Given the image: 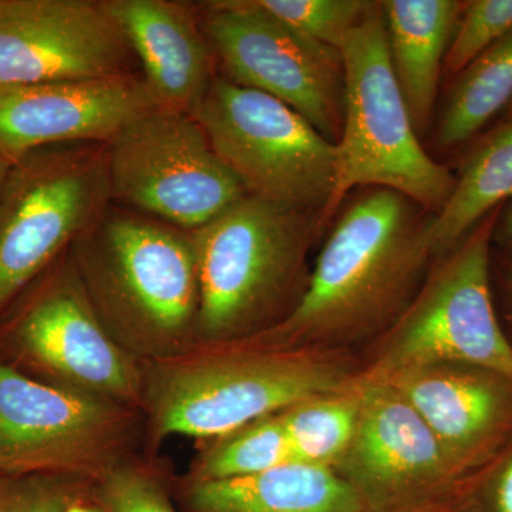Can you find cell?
Here are the masks:
<instances>
[{
	"label": "cell",
	"instance_id": "cell-4",
	"mask_svg": "<svg viewBox=\"0 0 512 512\" xmlns=\"http://www.w3.org/2000/svg\"><path fill=\"white\" fill-rule=\"evenodd\" d=\"M319 212L245 195L192 231L200 312L197 342H241L284 322L308 286Z\"/></svg>",
	"mask_w": 512,
	"mask_h": 512
},
{
	"label": "cell",
	"instance_id": "cell-2",
	"mask_svg": "<svg viewBox=\"0 0 512 512\" xmlns=\"http://www.w3.org/2000/svg\"><path fill=\"white\" fill-rule=\"evenodd\" d=\"M342 350L278 348L254 340L200 343L141 362L146 443L217 440L293 404L345 389L357 373Z\"/></svg>",
	"mask_w": 512,
	"mask_h": 512
},
{
	"label": "cell",
	"instance_id": "cell-24",
	"mask_svg": "<svg viewBox=\"0 0 512 512\" xmlns=\"http://www.w3.org/2000/svg\"><path fill=\"white\" fill-rule=\"evenodd\" d=\"M262 9L299 36L340 50L350 30L373 2L367 0H256Z\"/></svg>",
	"mask_w": 512,
	"mask_h": 512
},
{
	"label": "cell",
	"instance_id": "cell-13",
	"mask_svg": "<svg viewBox=\"0 0 512 512\" xmlns=\"http://www.w3.org/2000/svg\"><path fill=\"white\" fill-rule=\"evenodd\" d=\"M356 383V429L335 470L365 512L406 507L466 483V471L399 393L360 373Z\"/></svg>",
	"mask_w": 512,
	"mask_h": 512
},
{
	"label": "cell",
	"instance_id": "cell-15",
	"mask_svg": "<svg viewBox=\"0 0 512 512\" xmlns=\"http://www.w3.org/2000/svg\"><path fill=\"white\" fill-rule=\"evenodd\" d=\"M161 109L141 73L0 87V154L107 144L138 117Z\"/></svg>",
	"mask_w": 512,
	"mask_h": 512
},
{
	"label": "cell",
	"instance_id": "cell-22",
	"mask_svg": "<svg viewBox=\"0 0 512 512\" xmlns=\"http://www.w3.org/2000/svg\"><path fill=\"white\" fill-rule=\"evenodd\" d=\"M356 380L345 389L311 397L279 413L295 461L335 470L356 429Z\"/></svg>",
	"mask_w": 512,
	"mask_h": 512
},
{
	"label": "cell",
	"instance_id": "cell-14",
	"mask_svg": "<svg viewBox=\"0 0 512 512\" xmlns=\"http://www.w3.org/2000/svg\"><path fill=\"white\" fill-rule=\"evenodd\" d=\"M140 73L101 0H0V87Z\"/></svg>",
	"mask_w": 512,
	"mask_h": 512
},
{
	"label": "cell",
	"instance_id": "cell-30",
	"mask_svg": "<svg viewBox=\"0 0 512 512\" xmlns=\"http://www.w3.org/2000/svg\"><path fill=\"white\" fill-rule=\"evenodd\" d=\"M63 512H106V510L94 494L93 497L83 498V500L69 505Z\"/></svg>",
	"mask_w": 512,
	"mask_h": 512
},
{
	"label": "cell",
	"instance_id": "cell-12",
	"mask_svg": "<svg viewBox=\"0 0 512 512\" xmlns=\"http://www.w3.org/2000/svg\"><path fill=\"white\" fill-rule=\"evenodd\" d=\"M198 8L222 76L282 101L338 144L345 113L340 50L292 32L256 0H211Z\"/></svg>",
	"mask_w": 512,
	"mask_h": 512
},
{
	"label": "cell",
	"instance_id": "cell-26",
	"mask_svg": "<svg viewBox=\"0 0 512 512\" xmlns=\"http://www.w3.org/2000/svg\"><path fill=\"white\" fill-rule=\"evenodd\" d=\"M512 32V0L466 3L444 62L447 74H460L495 43Z\"/></svg>",
	"mask_w": 512,
	"mask_h": 512
},
{
	"label": "cell",
	"instance_id": "cell-11",
	"mask_svg": "<svg viewBox=\"0 0 512 512\" xmlns=\"http://www.w3.org/2000/svg\"><path fill=\"white\" fill-rule=\"evenodd\" d=\"M111 202L184 231L245 195L192 114L157 109L107 143Z\"/></svg>",
	"mask_w": 512,
	"mask_h": 512
},
{
	"label": "cell",
	"instance_id": "cell-23",
	"mask_svg": "<svg viewBox=\"0 0 512 512\" xmlns=\"http://www.w3.org/2000/svg\"><path fill=\"white\" fill-rule=\"evenodd\" d=\"M292 461L295 457L278 413L212 440L185 477L195 481L234 480L266 473Z\"/></svg>",
	"mask_w": 512,
	"mask_h": 512
},
{
	"label": "cell",
	"instance_id": "cell-1",
	"mask_svg": "<svg viewBox=\"0 0 512 512\" xmlns=\"http://www.w3.org/2000/svg\"><path fill=\"white\" fill-rule=\"evenodd\" d=\"M431 217L399 192L367 188L330 232L291 315L247 340L342 350L379 339L429 274Z\"/></svg>",
	"mask_w": 512,
	"mask_h": 512
},
{
	"label": "cell",
	"instance_id": "cell-7",
	"mask_svg": "<svg viewBox=\"0 0 512 512\" xmlns=\"http://www.w3.org/2000/svg\"><path fill=\"white\" fill-rule=\"evenodd\" d=\"M110 204L107 144H59L13 161L0 195V315Z\"/></svg>",
	"mask_w": 512,
	"mask_h": 512
},
{
	"label": "cell",
	"instance_id": "cell-17",
	"mask_svg": "<svg viewBox=\"0 0 512 512\" xmlns=\"http://www.w3.org/2000/svg\"><path fill=\"white\" fill-rule=\"evenodd\" d=\"M126 37L158 106L192 114L217 79L198 2L101 0Z\"/></svg>",
	"mask_w": 512,
	"mask_h": 512
},
{
	"label": "cell",
	"instance_id": "cell-20",
	"mask_svg": "<svg viewBox=\"0 0 512 512\" xmlns=\"http://www.w3.org/2000/svg\"><path fill=\"white\" fill-rule=\"evenodd\" d=\"M512 198V116L468 157L443 210L431 217L434 256L456 248L478 222Z\"/></svg>",
	"mask_w": 512,
	"mask_h": 512
},
{
	"label": "cell",
	"instance_id": "cell-3",
	"mask_svg": "<svg viewBox=\"0 0 512 512\" xmlns=\"http://www.w3.org/2000/svg\"><path fill=\"white\" fill-rule=\"evenodd\" d=\"M69 252L94 312L128 355L153 362L198 345L192 232L111 202Z\"/></svg>",
	"mask_w": 512,
	"mask_h": 512
},
{
	"label": "cell",
	"instance_id": "cell-5",
	"mask_svg": "<svg viewBox=\"0 0 512 512\" xmlns=\"http://www.w3.org/2000/svg\"><path fill=\"white\" fill-rule=\"evenodd\" d=\"M345 113L335 190L320 217L325 227L353 188H386L437 215L456 177L426 153L394 76L380 2H373L340 47Z\"/></svg>",
	"mask_w": 512,
	"mask_h": 512
},
{
	"label": "cell",
	"instance_id": "cell-8",
	"mask_svg": "<svg viewBox=\"0 0 512 512\" xmlns=\"http://www.w3.org/2000/svg\"><path fill=\"white\" fill-rule=\"evenodd\" d=\"M146 417L0 362V473L97 481L137 457Z\"/></svg>",
	"mask_w": 512,
	"mask_h": 512
},
{
	"label": "cell",
	"instance_id": "cell-34",
	"mask_svg": "<svg viewBox=\"0 0 512 512\" xmlns=\"http://www.w3.org/2000/svg\"><path fill=\"white\" fill-rule=\"evenodd\" d=\"M512 116V103H511V106H510V111H508V117Z\"/></svg>",
	"mask_w": 512,
	"mask_h": 512
},
{
	"label": "cell",
	"instance_id": "cell-10",
	"mask_svg": "<svg viewBox=\"0 0 512 512\" xmlns=\"http://www.w3.org/2000/svg\"><path fill=\"white\" fill-rule=\"evenodd\" d=\"M10 308L0 340L22 365L42 376V382L141 410V362L104 328L70 252Z\"/></svg>",
	"mask_w": 512,
	"mask_h": 512
},
{
	"label": "cell",
	"instance_id": "cell-16",
	"mask_svg": "<svg viewBox=\"0 0 512 512\" xmlns=\"http://www.w3.org/2000/svg\"><path fill=\"white\" fill-rule=\"evenodd\" d=\"M373 380L399 393L466 473L512 430V382L487 370L440 363Z\"/></svg>",
	"mask_w": 512,
	"mask_h": 512
},
{
	"label": "cell",
	"instance_id": "cell-32",
	"mask_svg": "<svg viewBox=\"0 0 512 512\" xmlns=\"http://www.w3.org/2000/svg\"><path fill=\"white\" fill-rule=\"evenodd\" d=\"M505 232H507V237L512 242V211L508 214L507 220H505Z\"/></svg>",
	"mask_w": 512,
	"mask_h": 512
},
{
	"label": "cell",
	"instance_id": "cell-6",
	"mask_svg": "<svg viewBox=\"0 0 512 512\" xmlns=\"http://www.w3.org/2000/svg\"><path fill=\"white\" fill-rule=\"evenodd\" d=\"M498 210L443 255L399 319L377 339L360 375L380 379L410 367L466 365L512 382V345L490 286V242Z\"/></svg>",
	"mask_w": 512,
	"mask_h": 512
},
{
	"label": "cell",
	"instance_id": "cell-18",
	"mask_svg": "<svg viewBox=\"0 0 512 512\" xmlns=\"http://www.w3.org/2000/svg\"><path fill=\"white\" fill-rule=\"evenodd\" d=\"M177 497L183 512H365L338 471L298 461L234 480L185 477Z\"/></svg>",
	"mask_w": 512,
	"mask_h": 512
},
{
	"label": "cell",
	"instance_id": "cell-31",
	"mask_svg": "<svg viewBox=\"0 0 512 512\" xmlns=\"http://www.w3.org/2000/svg\"><path fill=\"white\" fill-rule=\"evenodd\" d=\"M13 161L10 158L2 156L0 154V195H2L3 185L6 183V178H8V174L10 168H12Z\"/></svg>",
	"mask_w": 512,
	"mask_h": 512
},
{
	"label": "cell",
	"instance_id": "cell-25",
	"mask_svg": "<svg viewBox=\"0 0 512 512\" xmlns=\"http://www.w3.org/2000/svg\"><path fill=\"white\" fill-rule=\"evenodd\" d=\"M96 497L106 512H178L163 471L138 456L101 477Z\"/></svg>",
	"mask_w": 512,
	"mask_h": 512
},
{
	"label": "cell",
	"instance_id": "cell-28",
	"mask_svg": "<svg viewBox=\"0 0 512 512\" xmlns=\"http://www.w3.org/2000/svg\"><path fill=\"white\" fill-rule=\"evenodd\" d=\"M477 484L464 483L447 491V493L436 495L406 505V507L394 508V510L380 512H481L476 497Z\"/></svg>",
	"mask_w": 512,
	"mask_h": 512
},
{
	"label": "cell",
	"instance_id": "cell-19",
	"mask_svg": "<svg viewBox=\"0 0 512 512\" xmlns=\"http://www.w3.org/2000/svg\"><path fill=\"white\" fill-rule=\"evenodd\" d=\"M387 43L394 76L417 134L436 104L441 70L466 3L457 0H384Z\"/></svg>",
	"mask_w": 512,
	"mask_h": 512
},
{
	"label": "cell",
	"instance_id": "cell-29",
	"mask_svg": "<svg viewBox=\"0 0 512 512\" xmlns=\"http://www.w3.org/2000/svg\"><path fill=\"white\" fill-rule=\"evenodd\" d=\"M476 497L481 512H512V454L491 481L477 484Z\"/></svg>",
	"mask_w": 512,
	"mask_h": 512
},
{
	"label": "cell",
	"instance_id": "cell-21",
	"mask_svg": "<svg viewBox=\"0 0 512 512\" xmlns=\"http://www.w3.org/2000/svg\"><path fill=\"white\" fill-rule=\"evenodd\" d=\"M512 103V32L458 74L439 124V143H464Z\"/></svg>",
	"mask_w": 512,
	"mask_h": 512
},
{
	"label": "cell",
	"instance_id": "cell-9",
	"mask_svg": "<svg viewBox=\"0 0 512 512\" xmlns=\"http://www.w3.org/2000/svg\"><path fill=\"white\" fill-rule=\"evenodd\" d=\"M192 116L248 195L322 217L335 190L338 146L301 114L218 74Z\"/></svg>",
	"mask_w": 512,
	"mask_h": 512
},
{
	"label": "cell",
	"instance_id": "cell-33",
	"mask_svg": "<svg viewBox=\"0 0 512 512\" xmlns=\"http://www.w3.org/2000/svg\"><path fill=\"white\" fill-rule=\"evenodd\" d=\"M510 293H511V298H512V274L510 276Z\"/></svg>",
	"mask_w": 512,
	"mask_h": 512
},
{
	"label": "cell",
	"instance_id": "cell-27",
	"mask_svg": "<svg viewBox=\"0 0 512 512\" xmlns=\"http://www.w3.org/2000/svg\"><path fill=\"white\" fill-rule=\"evenodd\" d=\"M94 481L70 476L0 473V512H63L96 494Z\"/></svg>",
	"mask_w": 512,
	"mask_h": 512
}]
</instances>
